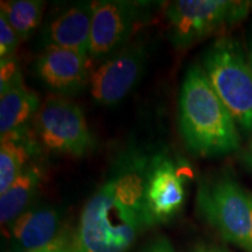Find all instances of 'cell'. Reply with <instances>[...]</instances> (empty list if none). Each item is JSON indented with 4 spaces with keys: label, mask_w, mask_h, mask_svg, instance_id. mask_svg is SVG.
I'll use <instances>...</instances> for the list:
<instances>
[{
    "label": "cell",
    "mask_w": 252,
    "mask_h": 252,
    "mask_svg": "<svg viewBox=\"0 0 252 252\" xmlns=\"http://www.w3.org/2000/svg\"><path fill=\"white\" fill-rule=\"evenodd\" d=\"M251 7H252V5H251Z\"/></svg>",
    "instance_id": "25"
},
{
    "label": "cell",
    "mask_w": 252,
    "mask_h": 252,
    "mask_svg": "<svg viewBox=\"0 0 252 252\" xmlns=\"http://www.w3.org/2000/svg\"><path fill=\"white\" fill-rule=\"evenodd\" d=\"M74 244V242L69 241L68 236L63 232V234L60 236L59 238H56L54 242L46 245L43 248H39V249H34V250H28V251H24V252H62L65 249H68L69 247Z\"/></svg>",
    "instance_id": "19"
},
{
    "label": "cell",
    "mask_w": 252,
    "mask_h": 252,
    "mask_svg": "<svg viewBox=\"0 0 252 252\" xmlns=\"http://www.w3.org/2000/svg\"><path fill=\"white\" fill-rule=\"evenodd\" d=\"M43 173L42 166L31 162L7 190L0 194V220L2 226H8L32 207Z\"/></svg>",
    "instance_id": "14"
},
{
    "label": "cell",
    "mask_w": 252,
    "mask_h": 252,
    "mask_svg": "<svg viewBox=\"0 0 252 252\" xmlns=\"http://www.w3.org/2000/svg\"><path fill=\"white\" fill-rule=\"evenodd\" d=\"M45 1L41 0H11L1 1L0 15L13 28L20 41L31 36L42 21Z\"/></svg>",
    "instance_id": "16"
},
{
    "label": "cell",
    "mask_w": 252,
    "mask_h": 252,
    "mask_svg": "<svg viewBox=\"0 0 252 252\" xmlns=\"http://www.w3.org/2000/svg\"><path fill=\"white\" fill-rule=\"evenodd\" d=\"M20 39L13 28L9 26L7 20L0 15V60L14 56Z\"/></svg>",
    "instance_id": "18"
},
{
    "label": "cell",
    "mask_w": 252,
    "mask_h": 252,
    "mask_svg": "<svg viewBox=\"0 0 252 252\" xmlns=\"http://www.w3.org/2000/svg\"><path fill=\"white\" fill-rule=\"evenodd\" d=\"M146 197L156 223L171 219L185 202L184 172L165 153H158L151 159Z\"/></svg>",
    "instance_id": "10"
},
{
    "label": "cell",
    "mask_w": 252,
    "mask_h": 252,
    "mask_svg": "<svg viewBox=\"0 0 252 252\" xmlns=\"http://www.w3.org/2000/svg\"><path fill=\"white\" fill-rule=\"evenodd\" d=\"M249 162H250V165L252 166V145H251L250 152H249Z\"/></svg>",
    "instance_id": "24"
},
{
    "label": "cell",
    "mask_w": 252,
    "mask_h": 252,
    "mask_svg": "<svg viewBox=\"0 0 252 252\" xmlns=\"http://www.w3.org/2000/svg\"><path fill=\"white\" fill-rule=\"evenodd\" d=\"M34 130L39 145L56 154L80 158L94 145L83 111L61 94H53L41 103Z\"/></svg>",
    "instance_id": "6"
},
{
    "label": "cell",
    "mask_w": 252,
    "mask_h": 252,
    "mask_svg": "<svg viewBox=\"0 0 252 252\" xmlns=\"http://www.w3.org/2000/svg\"><path fill=\"white\" fill-rule=\"evenodd\" d=\"M13 252L43 248L63 234L62 214L53 206H32L8 226Z\"/></svg>",
    "instance_id": "12"
},
{
    "label": "cell",
    "mask_w": 252,
    "mask_h": 252,
    "mask_svg": "<svg viewBox=\"0 0 252 252\" xmlns=\"http://www.w3.org/2000/svg\"><path fill=\"white\" fill-rule=\"evenodd\" d=\"M24 81L21 70L15 56L1 59L0 62V94L7 91L14 84Z\"/></svg>",
    "instance_id": "17"
},
{
    "label": "cell",
    "mask_w": 252,
    "mask_h": 252,
    "mask_svg": "<svg viewBox=\"0 0 252 252\" xmlns=\"http://www.w3.org/2000/svg\"><path fill=\"white\" fill-rule=\"evenodd\" d=\"M146 61L144 43L132 42L109 56L91 71L90 91L102 105H113L133 89Z\"/></svg>",
    "instance_id": "8"
},
{
    "label": "cell",
    "mask_w": 252,
    "mask_h": 252,
    "mask_svg": "<svg viewBox=\"0 0 252 252\" xmlns=\"http://www.w3.org/2000/svg\"><path fill=\"white\" fill-rule=\"evenodd\" d=\"M62 252H77V251H76V249L74 248V244H72L71 247H69L68 249H65V250H63Z\"/></svg>",
    "instance_id": "23"
},
{
    "label": "cell",
    "mask_w": 252,
    "mask_h": 252,
    "mask_svg": "<svg viewBox=\"0 0 252 252\" xmlns=\"http://www.w3.org/2000/svg\"><path fill=\"white\" fill-rule=\"evenodd\" d=\"M248 62H249V65H250V69L252 71V36L250 37V42H249V52H248Z\"/></svg>",
    "instance_id": "22"
},
{
    "label": "cell",
    "mask_w": 252,
    "mask_h": 252,
    "mask_svg": "<svg viewBox=\"0 0 252 252\" xmlns=\"http://www.w3.org/2000/svg\"><path fill=\"white\" fill-rule=\"evenodd\" d=\"M34 70L47 88L61 96L83 91L91 76L89 56L58 47H46L36 59Z\"/></svg>",
    "instance_id": "9"
},
{
    "label": "cell",
    "mask_w": 252,
    "mask_h": 252,
    "mask_svg": "<svg viewBox=\"0 0 252 252\" xmlns=\"http://www.w3.org/2000/svg\"><path fill=\"white\" fill-rule=\"evenodd\" d=\"M93 1L70 5L47 21L42 32L46 47L72 50L89 56Z\"/></svg>",
    "instance_id": "11"
},
{
    "label": "cell",
    "mask_w": 252,
    "mask_h": 252,
    "mask_svg": "<svg viewBox=\"0 0 252 252\" xmlns=\"http://www.w3.org/2000/svg\"><path fill=\"white\" fill-rule=\"evenodd\" d=\"M41 106L37 94L24 81L0 94V134L23 130L30 126Z\"/></svg>",
    "instance_id": "15"
},
{
    "label": "cell",
    "mask_w": 252,
    "mask_h": 252,
    "mask_svg": "<svg viewBox=\"0 0 252 252\" xmlns=\"http://www.w3.org/2000/svg\"><path fill=\"white\" fill-rule=\"evenodd\" d=\"M37 145L36 138L30 134L28 127L1 135L0 194L5 193L32 162V157L37 151Z\"/></svg>",
    "instance_id": "13"
},
{
    "label": "cell",
    "mask_w": 252,
    "mask_h": 252,
    "mask_svg": "<svg viewBox=\"0 0 252 252\" xmlns=\"http://www.w3.org/2000/svg\"><path fill=\"white\" fill-rule=\"evenodd\" d=\"M179 119L182 139L195 156H225L241 145L238 125L200 65H191L185 76L179 99Z\"/></svg>",
    "instance_id": "2"
},
{
    "label": "cell",
    "mask_w": 252,
    "mask_h": 252,
    "mask_svg": "<svg viewBox=\"0 0 252 252\" xmlns=\"http://www.w3.org/2000/svg\"><path fill=\"white\" fill-rule=\"evenodd\" d=\"M146 2L125 0L93 1L89 59L104 61L128 43L135 30L146 21Z\"/></svg>",
    "instance_id": "7"
},
{
    "label": "cell",
    "mask_w": 252,
    "mask_h": 252,
    "mask_svg": "<svg viewBox=\"0 0 252 252\" xmlns=\"http://www.w3.org/2000/svg\"><path fill=\"white\" fill-rule=\"evenodd\" d=\"M248 1L231 0H178L167 6L166 18L172 43L188 47L220 33L247 17Z\"/></svg>",
    "instance_id": "5"
},
{
    "label": "cell",
    "mask_w": 252,
    "mask_h": 252,
    "mask_svg": "<svg viewBox=\"0 0 252 252\" xmlns=\"http://www.w3.org/2000/svg\"><path fill=\"white\" fill-rule=\"evenodd\" d=\"M146 252H175V250L173 245L169 243L168 239L165 237H160L150 245Z\"/></svg>",
    "instance_id": "20"
},
{
    "label": "cell",
    "mask_w": 252,
    "mask_h": 252,
    "mask_svg": "<svg viewBox=\"0 0 252 252\" xmlns=\"http://www.w3.org/2000/svg\"><path fill=\"white\" fill-rule=\"evenodd\" d=\"M196 201L203 219L225 241L252 252V194L220 175L201 182Z\"/></svg>",
    "instance_id": "4"
},
{
    "label": "cell",
    "mask_w": 252,
    "mask_h": 252,
    "mask_svg": "<svg viewBox=\"0 0 252 252\" xmlns=\"http://www.w3.org/2000/svg\"><path fill=\"white\" fill-rule=\"evenodd\" d=\"M191 252H225L222 249L214 247V245H208V244H198L194 248V250Z\"/></svg>",
    "instance_id": "21"
},
{
    "label": "cell",
    "mask_w": 252,
    "mask_h": 252,
    "mask_svg": "<svg viewBox=\"0 0 252 252\" xmlns=\"http://www.w3.org/2000/svg\"><path fill=\"white\" fill-rule=\"evenodd\" d=\"M207 80L242 130L252 131V71L238 41L216 40L203 56Z\"/></svg>",
    "instance_id": "3"
},
{
    "label": "cell",
    "mask_w": 252,
    "mask_h": 252,
    "mask_svg": "<svg viewBox=\"0 0 252 252\" xmlns=\"http://www.w3.org/2000/svg\"><path fill=\"white\" fill-rule=\"evenodd\" d=\"M151 159L137 149L119 156L82 210L74 238L77 252H126L156 224L146 197Z\"/></svg>",
    "instance_id": "1"
}]
</instances>
